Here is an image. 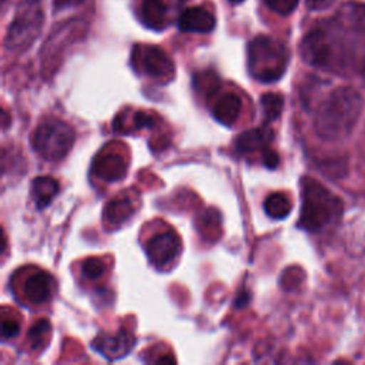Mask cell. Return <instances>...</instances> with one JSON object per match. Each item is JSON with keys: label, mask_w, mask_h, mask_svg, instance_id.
<instances>
[{"label": "cell", "mask_w": 365, "mask_h": 365, "mask_svg": "<svg viewBox=\"0 0 365 365\" xmlns=\"http://www.w3.org/2000/svg\"><path fill=\"white\" fill-rule=\"evenodd\" d=\"M359 47H365V4H345L334 19L307 33L299 50L309 66L344 71Z\"/></svg>", "instance_id": "1"}, {"label": "cell", "mask_w": 365, "mask_h": 365, "mask_svg": "<svg viewBox=\"0 0 365 365\" xmlns=\"http://www.w3.org/2000/svg\"><path fill=\"white\" fill-rule=\"evenodd\" d=\"M364 110V97L349 86L331 91L318 106L314 117V130L325 141L346 138L355 128Z\"/></svg>", "instance_id": "2"}, {"label": "cell", "mask_w": 365, "mask_h": 365, "mask_svg": "<svg viewBox=\"0 0 365 365\" xmlns=\"http://www.w3.org/2000/svg\"><path fill=\"white\" fill-rule=\"evenodd\" d=\"M301 200L298 224L307 231H321L339 221L342 215L344 204L341 198L311 177H304L301 181Z\"/></svg>", "instance_id": "3"}, {"label": "cell", "mask_w": 365, "mask_h": 365, "mask_svg": "<svg viewBox=\"0 0 365 365\" xmlns=\"http://www.w3.org/2000/svg\"><path fill=\"white\" fill-rule=\"evenodd\" d=\"M247 57L250 74L255 80L274 83L285 73L289 54L281 41L269 36H257L248 44Z\"/></svg>", "instance_id": "4"}, {"label": "cell", "mask_w": 365, "mask_h": 365, "mask_svg": "<svg viewBox=\"0 0 365 365\" xmlns=\"http://www.w3.org/2000/svg\"><path fill=\"white\" fill-rule=\"evenodd\" d=\"M44 23V13L40 0H23L14 13L6 37L4 47L13 51L29 48L38 37Z\"/></svg>", "instance_id": "5"}, {"label": "cell", "mask_w": 365, "mask_h": 365, "mask_svg": "<svg viewBox=\"0 0 365 365\" xmlns=\"http://www.w3.org/2000/svg\"><path fill=\"white\" fill-rule=\"evenodd\" d=\"M74 141V128L58 118H48L40 123L31 140L36 153L47 161L63 160L71 150Z\"/></svg>", "instance_id": "6"}, {"label": "cell", "mask_w": 365, "mask_h": 365, "mask_svg": "<svg viewBox=\"0 0 365 365\" xmlns=\"http://www.w3.org/2000/svg\"><path fill=\"white\" fill-rule=\"evenodd\" d=\"M135 70L153 78H170L174 74V63L170 56L157 46L137 44L133 48Z\"/></svg>", "instance_id": "7"}, {"label": "cell", "mask_w": 365, "mask_h": 365, "mask_svg": "<svg viewBox=\"0 0 365 365\" xmlns=\"http://www.w3.org/2000/svg\"><path fill=\"white\" fill-rule=\"evenodd\" d=\"M181 251L180 237L174 231H164L154 235L147 244V255L150 262L157 268L170 267Z\"/></svg>", "instance_id": "8"}, {"label": "cell", "mask_w": 365, "mask_h": 365, "mask_svg": "<svg viewBox=\"0 0 365 365\" xmlns=\"http://www.w3.org/2000/svg\"><path fill=\"white\" fill-rule=\"evenodd\" d=\"M93 348L108 359H118L127 355L134 346V335L127 331H118L114 335L100 334L93 341Z\"/></svg>", "instance_id": "9"}, {"label": "cell", "mask_w": 365, "mask_h": 365, "mask_svg": "<svg viewBox=\"0 0 365 365\" xmlns=\"http://www.w3.org/2000/svg\"><path fill=\"white\" fill-rule=\"evenodd\" d=\"M53 289H54L53 277L43 271H36L30 274L21 285V292L24 299L34 305L47 302L53 294Z\"/></svg>", "instance_id": "10"}, {"label": "cell", "mask_w": 365, "mask_h": 365, "mask_svg": "<svg viewBox=\"0 0 365 365\" xmlns=\"http://www.w3.org/2000/svg\"><path fill=\"white\" fill-rule=\"evenodd\" d=\"M177 26L184 33H210L215 27V17L204 7H188L180 14Z\"/></svg>", "instance_id": "11"}, {"label": "cell", "mask_w": 365, "mask_h": 365, "mask_svg": "<svg viewBox=\"0 0 365 365\" xmlns=\"http://www.w3.org/2000/svg\"><path fill=\"white\" fill-rule=\"evenodd\" d=\"M272 140V130L267 125L257 127L241 133L235 140V151L241 155L251 154L259 150L268 148V144Z\"/></svg>", "instance_id": "12"}, {"label": "cell", "mask_w": 365, "mask_h": 365, "mask_svg": "<svg viewBox=\"0 0 365 365\" xmlns=\"http://www.w3.org/2000/svg\"><path fill=\"white\" fill-rule=\"evenodd\" d=\"M93 171L104 181H118L125 175L127 163L115 153H106L94 160Z\"/></svg>", "instance_id": "13"}, {"label": "cell", "mask_w": 365, "mask_h": 365, "mask_svg": "<svg viewBox=\"0 0 365 365\" xmlns=\"http://www.w3.org/2000/svg\"><path fill=\"white\" fill-rule=\"evenodd\" d=\"M241 98L238 94L230 91L218 97V100L214 103L212 107V115L214 118L224 124V125H232L241 114Z\"/></svg>", "instance_id": "14"}, {"label": "cell", "mask_w": 365, "mask_h": 365, "mask_svg": "<svg viewBox=\"0 0 365 365\" xmlns=\"http://www.w3.org/2000/svg\"><path fill=\"white\" fill-rule=\"evenodd\" d=\"M167 10L165 0H141L138 16L148 29L164 30L167 26Z\"/></svg>", "instance_id": "15"}, {"label": "cell", "mask_w": 365, "mask_h": 365, "mask_svg": "<svg viewBox=\"0 0 365 365\" xmlns=\"http://www.w3.org/2000/svg\"><path fill=\"white\" fill-rule=\"evenodd\" d=\"M58 192V182L48 175L36 177L31 181V197L38 210L46 208Z\"/></svg>", "instance_id": "16"}, {"label": "cell", "mask_w": 365, "mask_h": 365, "mask_svg": "<svg viewBox=\"0 0 365 365\" xmlns=\"http://www.w3.org/2000/svg\"><path fill=\"white\" fill-rule=\"evenodd\" d=\"M291 201L284 192H272L264 201V211L274 220L287 218L291 212Z\"/></svg>", "instance_id": "17"}, {"label": "cell", "mask_w": 365, "mask_h": 365, "mask_svg": "<svg viewBox=\"0 0 365 365\" xmlns=\"http://www.w3.org/2000/svg\"><path fill=\"white\" fill-rule=\"evenodd\" d=\"M134 208L131 207V202L125 198H117L114 201H111L106 211H104V217L108 222L111 224H121L123 221H125L131 214H133Z\"/></svg>", "instance_id": "18"}, {"label": "cell", "mask_w": 365, "mask_h": 365, "mask_svg": "<svg viewBox=\"0 0 365 365\" xmlns=\"http://www.w3.org/2000/svg\"><path fill=\"white\" fill-rule=\"evenodd\" d=\"M50 331H51V324L46 318L38 319L37 322H34L30 327L27 338H29V342H30V345L34 351H38L46 345L47 338L50 335Z\"/></svg>", "instance_id": "19"}, {"label": "cell", "mask_w": 365, "mask_h": 365, "mask_svg": "<svg viewBox=\"0 0 365 365\" xmlns=\"http://www.w3.org/2000/svg\"><path fill=\"white\" fill-rule=\"evenodd\" d=\"M261 107L267 121L277 120L284 107V97L278 93H265L261 96Z\"/></svg>", "instance_id": "20"}, {"label": "cell", "mask_w": 365, "mask_h": 365, "mask_svg": "<svg viewBox=\"0 0 365 365\" xmlns=\"http://www.w3.org/2000/svg\"><path fill=\"white\" fill-rule=\"evenodd\" d=\"M81 272L87 279H100L106 272V265L100 258H87L81 265Z\"/></svg>", "instance_id": "21"}, {"label": "cell", "mask_w": 365, "mask_h": 365, "mask_svg": "<svg viewBox=\"0 0 365 365\" xmlns=\"http://www.w3.org/2000/svg\"><path fill=\"white\" fill-rule=\"evenodd\" d=\"M264 1L268 9H271L274 13L279 16L291 14L298 6V0H264Z\"/></svg>", "instance_id": "22"}, {"label": "cell", "mask_w": 365, "mask_h": 365, "mask_svg": "<svg viewBox=\"0 0 365 365\" xmlns=\"http://www.w3.org/2000/svg\"><path fill=\"white\" fill-rule=\"evenodd\" d=\"M20 331V322L13 318H3L1 319V336L3 339L13 338Z\"/></svg>", "instance_id": "23"}, {"label": "cell", "mask_w": 365, "mask_h": 365, "mask_svg": "<svg viewBox=\"0 0 365 365\" xmlns=\"http://www.w3.org/2000/svg\"><path fill=\"white\" fill-rule=\"evenodd\" d=\"M262 161H264L265 167L274 170V168H277L278 164H279V155H278L277 151L269 150V148H265L264 153H262Z\"/></svg>", "instance_id": "24"}, {"label": "cell", "mask_w": 365, "mask_h": 365, "mask_svg": "<svg viewBox=\"0 0 365 365\" xmlns=\"http://www.w3.org/2000/svg\"><path fill=\"white\" fill-rule=\"evenodd\" d=\"M155 121V117L151 114H145V113H135L134 115V127L135 128H141V127H148L153 125Z\"/></svg>", "instance_id": "25"}, {"label": "cell", "mask_w": 365, "mask_h": 365, "mask_svg": "<svg viewBox=\"0 0 365 365\" xmlns=\"http://www.w3.org/2000/svg\"><path fill=\"white\" fill-rule=\"evenodd\" d=\"M338 0H307V6L309 10H324L335 4Z\"/></svg>", "instance_id": "26"}, {"label": "cell", "mask_w": 365, "mask_h": 365, "mask_svg": "<svg viewBox=\"0 0 365 365\" xmlns=\"http://www.w3.org/2000/svg\"><path fill=\"white\" fill-rule=\"evenodd\" d=\"M248 301H250V294L247 292V291H242L241 294H238V297H237V301H235V307H244V305H247L248 304Z\"/></svg>", "instance_id": "27"}, {"label": "cell", "mask_w": 365, "mask_h": 365, "mask_svg": "<svg viewBox=\"0 0 365 365\" xmlns=\"http://www.w3.org/2000/svg\"><path fill=\"white\" fill-rule=\"evenodd\" d=\"M81 1L83 0H54V4H56V7L61 9V7H67V6H71V4H78Z\"/></svg>", "instance_id": "28"}, {"label": "cell", "mask_w": 365, "mask_h": 365, "mask_svg": "<svg viewBox=\"0 0 365 365\" xmlns=\"http://www.w3.org/2000/svg\"><path fill=\"white\" fill-rule=\"evenodd\" d=\"M230 1H231V3H242L244 0H230Z\"/></svg>", "instance_id": "29"}]
</instances>
